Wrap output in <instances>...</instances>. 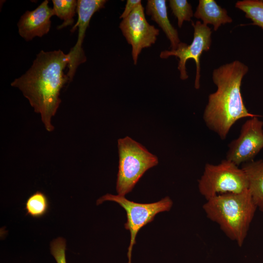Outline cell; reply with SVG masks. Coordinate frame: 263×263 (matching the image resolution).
I'll return each instance as SVG.
<instances>
[{
	"mask_svg": "<svg viewBox=\"0 0 263 263\" xmlns=\"http://www.w3.org/2000/svg\"><path fill=\"white\" fill-rule=\"evenodd\" d=\"M248 188L242 169L226 159L218 165L207 163L198 180L199 191L206 200L220 194L243 192Z\"/></svg>",
	"mask_w": 263,
	"mask_h": 263,
	"instance_id": "cell-5",
	"label": "cell"
},
{
	"mask_svg": "<svg viewBox=\"0 0 263 263\" xmlns=\"http://www.w3.org/2000/svg\"><path fill=\"white\" fill-rule=\"evenodd\" d=\"M69 60V54H65L60 49L49 52L41 50L25 73L11 83L22 92L34 112L40 115L48 132L54 129L52 119L61 103L60 91L69 83L64 70Z\"/></svg>",
	"mask_w": 263,
	"mask_h": 263,
	"instance_id": "cell-1",
	"label": "cell"
},
{
	"mask_svg": "<svg viewBox=\"0 0 263 263\" xmlns=\"http://www.w3.org/2000/svg\"><path fill=\"white\" fill-rule=\"evenodd\" d=\"M48 3V0H44L35 9L27 10L21 16L17 24L18 32L26 41H30L36 37L41 38L49 32L51 18L54 15Z\"/></svg>",
	"mask_w": 263,
	"mask_h": 263,
	"instance_id": "cell-11",
	"label": "cell"
},
{
	"mask_svg": "<svg viewBox=\"0 0 263 263\" xmlns=\"http://www.w3.org/2000/svg\"><path fill=\"white\" fill-rule=\"evenodd\" d=\"M119 27L128 43L132 46V55L136 65L142 50L155 43L159 30L149 23L142 3L122 19Z\"/></svg>",
	"mask_w": 263,
	"mask_h": 263,
	"instance_id": "cell-9",
	"label": "cell"
},
{
	"mask_svg": "<svg viewBox=\"0 0 263 263\" xmlns=\"http://www.w3.org/2000/svg\"><path fill=\"white\" fill-rule=\"evenodd\" d=\"M248 71L246 65L235 60L213 71L212 80L217 89L208 96L203 119L207 127L221 139L226 138L238 120L259 116L249 112L241 94L242 81Z\"/></svg>",
	"mask_w": 263,
	"mask_h": 263,
	"instance_id": "cell-2",
	"label": "cell"
},
{
	"mask_svg": "<svg viewBox=\"0 0 263 263\" xmlns=\"http://www.w3.org/2000/svg\"><path fill=\"white\" fill-rule=\"evenodd\" d=\"M119 165L116 189L125 196L131 192L144 173L158 163L157 157L129 136L117 141Z\"/></svg>",
	"mask_w": 263,
	"mask_h": 263,
	"instance_id": "cell-4",
	"label": "cell"
},
{
	"mask_svg": "<svg viewBox=\"0 0 263 263\" xmlns=\"http://www.w3.org/2000/svg\"><path fill=\"white\" fill-rule=\"evenodd\" d=\"M235 7L245 13L246 18L250 19L252 24L263 29V0H244L238 1Z\"/></svg>",
	"mask_w": 263,
	"mask_h": 263,
	"instance_id": "cell-16",
	"label": "cell"
},
{
	"mask_svg": "<svg viewBox=\"0 0 263 263\" xmlns=\"http://www.w3.org/2000/svg\"><path fill=\"white\" fill-rule=\"evenodd\" d=\"M192 25L194 28V33L191 43L188 45L180 42L175 50L161 52L160 57L162 58H167L170 56H175L179 58L178 69L180 71V77L182 80H186L188 78L186 64L188 59H193L196 65L194 87L196 89H199L200 86V58L204 51L210 49L212 32L208 26L200 21H197L195 23L192 22Z\"/></svg>",
	"mask_w": 263,
	"mask_h": 263,
	"instance_id": "cell-7",
	"label": "cell"
},
{
	"mask_svg": "<svg viewBox=\"0 0 263 263\" xmlns=\"http://www.w3.org/2000/svg\"><path fill=\"white\" fill-rule=\"evenodd\" d=\"M193 16L196 19H201L205 25L212 24L214 31H217L222 24L232 22L227 11L214 0H199Z\"/></svg>",
	"mask_w": 263,
	"mask_h": 263,
	"instance_id": "cell-14",
	"label": "cell"
},
{
	"mask_svg": "<svg viewBox=\"0 0 263 263\" xmlns=\"http://www.w3.org/2000/svg\"><path fill=\"white\" fill-rule=\"evenodd\" d=\"M66 241L62 237H58L50 244V251L56 263H67L65 255Z\"/></svg>",
	"mask_w": 263,
	"mask_h": 263,
	"instance_id": "cell-19",
	"label": "cell"
},
{
	"mask_svg": "<svg viewBox=\"0 0 263 263\" xmlns=\"http://www.w3.org/2000/svg\"><path fill=\"white\" fill-rule=\"evenodd\" d=\"M49 207V201L46 195L37 191L28 198L25 209L27 215L34 218H39L47 213Z\"/></svg>",
	"mask_w": 263,
	"mask_h": 263,
	"instance_id": "cell-17",
	"label": "cell"
},
{
	"mask_svg": "<svg viewBox=\"0 0 263 263\" xmlns=\"http://www.w3.org/2000/svg\"><path fill=\"white\" fill-rule=\"evenodd\" d=\"M106 201L117 203L126 212L127 222L125 224V227L130 231L131 234L128 253L129 263H131L132 249L135 244L136 237L138 231L145 225L151 222L156 214L169 211L173 204L172 200L168 196L157 202L141 204L130 201L123 196L106 194L97 200L96 205L101 204Z\"/></svg>",
	"mask_w": 263,
	"mask_h": 263,
	"instance_id": "cell-6",
	"label": "cell"
},
{
	"mask_svg": "<svg viewBox=\"0 0 263 263\" xmlns=\"http://www.w3.org/2000/svg\"><path fill=\"white\" fill-rule=\"evenodd\" d=\"M53 12L54 16H56L63 20L59 25L57 29H61L74 22V17L76 12L77 0H53Z\"/></svg>",
	"mask_w": 263,
	"mask_h": 263,
	"instance_id": "cell-15",
	"label": "cell"
},
{
	"mask_svg": "<svg viewBox=\"0 0 263 263\" xmlns=\"http://www.w3.org/2000/svg\"><path fill=\"white\" fill-rule=\"evenodd\" d=\"M254 116L242 125L239 137L228 145L226 159L238 166L253 160L263 148V121Z\"/></svg>",
	"mask_w": 263,
	"mask_h": 263,
	"instance_id": "cell-8",
	"label": "cell"
},
{
	"mask_svg": "<svg viewBox=\"0 0 263 263\" xmlns=\"http://www.w3.org/2000/svg\"><path fill=\"white\" fill-rule=\"evenodd\" d=\"M248 182V189L258 208L263 212V160L250 161L242 166Z\"/></svg>",
	"mask_w": 263,
	"mask_h": 263,
	"instance_id": "cell-13",
	"label": "cell"
},
{
	"mask_svg": "<svg viewBox=\"0 0 263 263\" xmlns=\"http://www.w3.org/2000/svg\"><path fill=\"white\" fill-rule=\"evenodd\" d=\"M141 3V0H127L124 10L119 18L124 19L126 18Z\"/></svg>",
	"mask_w": 263,
	"mask_h": 263,
	"instance_id": "cell-20",
	"label": "cell"
},
{
	"mask_svg": "<svg viewBox=\"0 0 263 263\" xmlns=\"http://www.w3.org/2000/svg\"><path fill=\"white\" fill-rule=\"evenodd\" d=\"M203 208L225 235L241 247L257 209L248 190L220 194L207 200Z\"/></svg>",
	"mask_w": 263,
	"mask_h": 263,
	"instance_id": "cell-3",
	"label": "cell"
},
{
	"mask_svg": "<svg viewBox=\"0 0 263 263\" xmlns=\"http://www.w3.org/2000/svg\"><path fill=\"white\" fill-rule=\"evenodd\" d=\"M107 1L106 0H77L76 12L78 19L71 31L74 32L78 27V38L75 45L68 53L70 60L68 64L69 70L66 75L69 79V83L73 80L77 67L86 61L82 45L90 21L95 12L104 7Z\"/></svg>",
	"mask_w": 263,
	"mask_h": 263,
	"instance_id": "cell-10",
	"label": "cell"
},
{
	"mask_svg": "<svg viewBox=\"0 0 263 263\" xmlns=\"http://www.w3.org/2000/svg\"><path fill=\"white\" fill-rule=\"evenodd\" d=\"M146 8L147 15L151 16V19L158 24L169 40L171 50H175L180 40L177 30L169 19L166 0H148Z\"/></svg>",
	"mask_w": 263,
	"mask_h": 263,
	"instance_id": "cell-12",
	"label": "cell"
},
{
	"mask_svg": "<svg viewBox=\"0 0 263 263\" xmlns=\"http://www.w3.org/2000/svg\"><path fill=\"white\" fill-rule=\"evenodd\" d=\"M169 6L177 19L179 27H182L184 21H190L193 13L191 6L187 0H170Z\"/></svg>",
	"mask_w": 263,
	"mask_h": 263,
	"instance_id": "cell-18",
	"label": "cell"
}]
</instances>
